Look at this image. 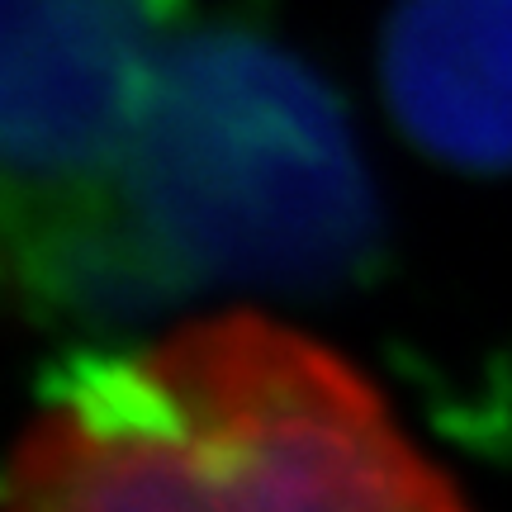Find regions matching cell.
<instances>
[{
  "label": "cell",
  "instance_id": "6da1fadb",
  "mask_svg": "<svg viewBox=\"0 0 512 512\" xmlns=\"http://www.w3.org/2000/svg\"><path fill=\"white\" fill-rule=\"evenodd\" d=\"M5 512H470L356 370L256 313L76 356L19 437Z\"/></svg>",
  "mask_w": 512,
  "mask_h": 512
},
{
  "label": "cell",
  "instance_id": "7a4b0ae2",
  "mask_svg": "<svg viewBox=\"0 0 512 512\" xmlns=\"http://www.w3.org/2000/svg\"><path fill=\"white\" fill-rule=\"evenodd\" d=\"M124 200L185 285L332 290L380 247L375 185L337 95L242 24L171 38L128 143Z\"/></svg>",
  "mask_w": 512,
  "mask_h": 512
},
{
  "label": "cell",
  "instance_id": "3957f363",
  "mask_svg": "<svg viewBox=\"0 0 512 512\" xmlns=\"http://www.w3.org/2000/svg\"><path fill=\"white\" fill-rule=\"evenodd\" d=\"M185 0H5L10 261L128 214L124 162Z\"/></svg>",
  "mask_w": 512,
  "mask_h": 512
},
{
  "label": "cell",
  "instance_id": "277c9868",
  "mask_svg": "<svg viewBox=\"0 0 512 512\" xmlns=\"http://www.w3.org/2000/svg\"><path fill=\"white\" fill-rule=\"evenodd\" d=\"M384 100L413 143L460 171H512V0H399Z\"/></svg>",
  "mask_w": 512,
  "mask_h": 512
}]
</instances>
